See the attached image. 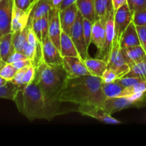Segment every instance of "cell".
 <instances>
[{
    "mask_svg": "<svg viewBox=\"0 0 146 146\" xmlns=\"http://www.w3.org/2000/svg\"><path fill=\"white\" fill-rule=\"evenodd\" d=\"M12 32L3 34L0 37V57L1 61L7 63L9 57L15 51L13 45Z\"/></svg>",
    "mask_w": 146,
    "mask_h": 146,
    "instance_id": "obj_20",
    "label": "cell"
},
{
    "mask_svg": "<svg viewBox=\"0 0 146 146\" xmlns=\"http://www.w3.org/2000/svg\"><path fill=\"white\" fill-rule=\"evenodd\" d=\"M142 80L140 78H136V77H132V76H123L121 78H118L115 80V82L119 84L120 85L122 86L124 88H127L131 86L134 85V84H137V83L140 82Z\"/></svg>",
    "mask_w": 146,
    "mask_h": 146,
    "instance_id": "obj_33",
    "label": "cell"
},
{
    "mask_svg": "<svg viewBox=\"0 0 146 146\" xmlns=\"http://www.w3.org/2000/svg\"><path fill=\"white\" fill-rule=\"evenodd\" d=\"M145 94L133 96L107 98L103 104L102 108L108 113L112 115V114L123 109L138 106L140 103L143 101Z\"/></svg>",
    "mask_w": 146,
    "mask_h": 146,
    "instance_id": "obj_4",
    "label": "cell"
},
{
    "mask_svg": "<svg viewBox=\"0 0 146 146\" xmlns=\"http://www.w3.org/2000/svg\"><path fill=\"white\" fill-rule=\"evenodd\" d=\"M115 10L112 11L108 17L106 23V37L105 43H104V49L100 54L98 58L104 60L108 64L110 54H111V49H112L113 44L114 38H115Z\"/></svg>",
    "mask_w": 146,
    "mask_h": 146,
    "instance_id": "obj_10",
    "label": "cell"
},
{
    "mask_svg": "<svg viewBox=\"0 0 146 146\" xmlns=\"http://www.w3.org/2000/svg\"><path fill=\"white\" fill-rule=\"evenodd\" d=\"M127 4L133 12L146 9V0H127Z\"/></svg>",
    "mask_w": 146,
    "mask_h": 146,
    "instance_id": "obj_35",
    "label": "cell"
},
{
    "mask_svg": "<svg viewBox=\"0 0 146 146\" xmlns=\"http://www.w3.org/2000/svg\"><path fill=\"white\" fill-rule=\"evenodd\" d=\"M123 76L136 77L142 81H146V59L132 66Z\"/></svg>",
    "mask_w": 146,
    "mask_h": 146,
    "instance_id": "obj_27",
    "label": "cell"
},
{
    "mask_svg": "<svg viewBox=\"0 0 146 146\" xmlns=\"http://www.w3.org/2000/svg\"><path fill=\"white\" fill-rule=\"evenodd\" d=\"M94 4H95V9L98 19H108L110 15L107 14L104 0H94Z\"/></svg>",
    "mask_w": 146,
    "mask_h": 146,
    "instance_id": "obj_31",
    "label": "cell"
},
{
    "mask_svg": "<svg viewBox=\"0 0 146 146\" xmlns=\"http://www.w3.org/2000/svg\"><path fill=\"white\" fill-rule=\"evenodd\" d=\"M76 112L81 115L91 117L98 121L107 124H121V121L113 118L101 106L94 105H80L76 108Z\"/></svg>",
    "mask_w": 146,
    "mask_h": 146,
    "instance_id": "obj_7",
    "label": "cell"
},
{
    "mask_svg": "<svg viewBox=\"0 0 146 146\" xmlns=\"http://www.w3.org/2000/svg\"><path fill=\"white\" fill-rule=\"evenodd\" d=\"M62 66L66 73L67 78H76L91 74L84 61L78 57H63Z\"/></svg>",
    "mask_w": 146,
    "mask_h": 146,
    "instance_id": "obj_8",
    "label": "cell"
},
{
    "mask_svg": "<svg viewBox=\"0 0 146 146\" xmlns=\"http://www.w3.org/2000/svg\"><path fill=\"white\" fill-rule=\"evenodd\" d=\"M104 4H105L107 14L110 15L111 13L114 10L113 5V1L112 0H104Z\"/></svg>",
    "mask_w": 146,
    "mask_h": 146,
    "instance_id": "obj_42",
    "label": "cell"
},
{
    "mask_svg": "<svg viewBox=\"0 0 146 146\" xmlns=\"http://www.w3.org/2000/svg\"><path fill=\"white\" fill-rule=\"evenodd\" d=\"M60 52L63 57L75 56L81 58L70 35L63 31H61L60 40Z\"/></svg>",
    "mask_w": 146,
    "mask_h": 146,
    "instance_id": "obj_19",
    "label": "cell"
},
{
    "mask_svg": "<svg viewBox=\"0 0 146 146\" xmlns=\"http://www.w3.org/2000/svg\"><path fill=\"white\" fill-rule=\"evenodd\" d=\"M76 4H74L62 10H59V18L61 30L70 35L71 28L74 25L78 14Z\"/></svg>",
    "mask_w": 146,
    "mask_h": 146,
    "instance_id": "obj_16",
    "label": "cell"
},
{
    "mask_svg": "<svg viewBox=\"0 0 146 146\" xmlns=\"http://www.w3.org/2000/svg\"><path fill=\"white\" fill-rule=\"evenodd\" d=\"M19 111L29 121L45 119L51 121L55 117L76 111L75 108H63L62 102L58 100H50L43 94L36 79L26 86H18L14 98Z\"/></svg>",
    "mask_w": 146,
    "mask_h": 146,
    "instance_id": "obj_1",
    "label": "cell"
},
{
    "mask_svg": "<svg viewBox=\"0 0 146 146\" xmlns=\"http://www.w3.org/2000/svg\"><path fill=\"white\" fill-rule=\"evenodd\" d=\"M14 5L23 10H27L31 7V0H14Z\"/></svg>",
    "mask_w": 146,
    "mask_h": 146,
    "instance_id": "obj_41",
    "label": "cell"
},
{
    "mask_svg": "<svg viewBox=\"0 0 146 146\" xmlns=\"http://www.w3.org/2000/svg\"><path fill=\"white\" fill-rule=\"evenodd\" d=\"M26 58H27L23 53L19 52V51H14V52L9 57L7 63H9V64H13V63L17 62V61H20V60L26 59Z\"/></svg>",
    "mask_w": 146,
    "mask_h": 146,
    "instance_id": "obj_39",
    "label": "cell"
},
{
    "mask_svg": "<svg viewBox=\"0 0 146 146\" xmlns=\"http://www.w3.org/2000/svg\"><path fill=\"white\" fill-rule=\"evenodd\" d=\"M9 81H7L6 79H4V78L0 76V87L1 86H6L7 84H8Z\"/></svg>",
    "mask_w": 146,
    "mask_h": 146,
    "instance_id": "obj_46",
    "label": "cell"
},
{
    "mask_svg": "<svg viewBox=\"0 0 146 146\" xmlns=\"http://www.w3.org/2000/svg\"><path fill=\"white\" fill-rule=\"evenodd\" d=\"M31 10H32L31 5L27 10H23L18 8L14 4L12 18H11V32L15 33L18 31H21L27 27Z\"/></svg>",
    "mask_w": 146,
    "mask_h": 146,
    "instance_id": "obj_15",
    "label": "cell"
},
{
    "mask_svg": "<svg viewBox=\"0 0 146 146\" xmlns=\"http://www.w3.org/2000/svg\"><path fill=\"white\" fill-rule=\"evenodd\" d=\"M61 31L59 10L51 9L48 12V36L59 51Z\"/></svg>",
    "mask_w": 146,
    "mask_h": 146,
    "instance_id": "obj_12",
    "label": "cell"
},
{
    "mask_svg": "<svg viewBox=\"0 0 146 146\" xmlns=\"http://www.w3.org/2000/svg\"><path fill=\"white\" fill-rule=\"evenodd\" d=\"M103 92L106 98H115L118 97L124 87L120 85L115 81L112 83H103L101 84Z\"/></svg>",
    "mask_w": 146,
    "mask_h": 146,
    "instance_id": "obj_26",
    "label": "cell"
},
{
    "mask_svg": "<svg viewBox=\"0 0 146 146\" xmlns=\"http://www.w3.org/2000/svg\"><path fill=\"white\" fill-rule=\"evenodd\" d=\"M133 12L128 7V4L118 9L115 12V36L121 38L123 31L133 21Z\"/></svg>",
    "mask_w": 146,
    "mask_h": 146,
    "instance_id": "obj_11",
    "label": "cell"
},
{
    "mask_svg": "<svg viewBox=\"0 0 146 146\" xmlns=\"http://www.w3.org/2000/svg\"><path fill=\"white\" fill-rule=\"evenodd\" d=\"M31 5L32 6V10L30 14L28 25L35 19L41 18L43 16L48 14L51 9L48 0H34Z\"/></svg>",
    "mask_w": 146,
    "mask_h": 146,
    "instance_id": "obj_21",
    "label": "cell"
},
{
    "mask_svg": "<svg viewBox=\"0 0 146 146\" xmlns=\"http://www.w3.org/2000/svg\"><path fill=\"white\" fill-rule=\"evenodd\" d=\"M99 76L85 75L67 78L58 96L62 103L76 105H94L102 107L106 97L103 92Z\"/></svg>",
    "mask_w": 146,
    "mask_h": 146,
    "instance_id": "obj_2",
    "label": "cell"
},
{
    "mask_svg": "<svg viewBox=\"0 0 146 146\" xmlns=\"http://www.w3.org/2000/svg\"><path fill=\"white\" fill-rule=\"evenodd\" d=\"M41 43L48 35V14L43 16L41 18Z\"/></svg>",
    "mask_w": 146,
    "mask_h": 146,
    "instance_id": "obj_36",
    "label": "cell"
},
{
    "mask_svg": "<svg viewBox=\"0 0 146 146\" xmlns=\"http://www.w3.org/2000/svg\"><path fill=\"white\" fill-rule=\"evenodd\" d=\"M132 21L135 26H146V9L134 11Z\"/></svg>",
    "mask_w": 146,
    "mask_h": 146,
    "instance_id": "obj_32",
    "label": "cell"
},
{
    "mask_svg": "<svg viewBox=\"0 0 146 146\" xmlns=\"http://www.w3.org/2000/svg\"><path fill=\"white\" fill-rule=\"evenodd\" d=\"M93 23L88 20L87 19L84 18L83 19V31H84V38L87 46L89 47L90 44L91 43V33H92Z\"/></svg>",
    "mask_w": 146,
    "mask_h": 146,
    "instance_id": "obj_30",
    "label": "cell"
},
{
    "mask_svg": "<svg viewBox=\"0 0 146 146\" xmlns=\"http://www.w3.org/2000/svg\"><path fill=\"white\" fill-rule=\"evenodd\" d=\"M112 1L115 11H117L119 8H121L124 4H127V0H112Z\"/></svg>",
    "mask_w": 146,
    "mask_h": 146,
    "instance_id": "obj_43",
    "label": "cell"
},
{
    "mask_svg": "<svg viewBox=\"0 0 146 146\" xmlns=\"http://www.w3.org/2000/svg\"><path fill=\"white\" fill-rule=\"evenodd\" d=\"M17 89L18 86L15 85L11 81H9L7 85L0 87V98L14 101Z\"/></svg>",
    "mask_w": 146,
    "mask_h": 146,
    "instance_id": "obj_28",
    "label": "cell"
},
{
    "mask_svg": "<svg viewBox=\"0 0 146 146\" xmlns=\"http://www.w3.org/2000/svg\"><path fill=\"white\" fill-rule=\"evenodd\" d=\"M34 1V0H31V3H32L33 2V1Z\"/></svg>",
    "mask_w": 146,
    "mask_h": 146,
    "instance_id": "obj_48",
    "label": "cell"
},
{
    "mask_svg": "<svg viewBox=\"0 0 146 146\" xmlns=\"http://www.w3.org/2000/svg\"><path fill=\"white\" fill-rule=\"evenodd\" d=\"M41 53L43 60L46 64L48 65L62 66L63 56L48 35L41 43Z\"/></svg>",
    "mask_w": 146,
    "mask_h": 146,
    "instance_id": "obj_9",
    "label": "cell"
},
{
    "mask_svg": "<svg viewBox=\"0 0 146 146\" xmlns=\"http://www.w3.org/2000/svg\"><path fill=\"white\" fill-rule=\"evenodd\" d=\"M28 31L29 26L27 25V27L23 30L13 33L14 34V36H13V45H14L15 51L22 53L24 46L28 43V41H27Z\"/></svg>",
    "mask_w": 146,
    "mask_h": 146,
    "instance_id": "obj_24",
    "label": "cell"
},
{
    "mask_svg": "<svg viewBox=\"0 0 146 146\" xmlns=\"http://www.w3.org/2000/svg\"><path fill=\"white\" fill-rule=\"evenodd\" d=\"M48 1L51 5V9H56L59 10L63 0H48Z\"/></svg>",
    "mask_w": 146,
    "mask_h": 146,
    "instance_id": "obj_44",
    "label": "cell"
},
{
    "mask_svg": "<svg viewBox=\"0 0 146 146\" xmlns=\"http://www.w3.org/2000/svg\"><path fill=\"white\" fill-rule=\"evenodd\" d=\"M14 0L0 1V35L11 32Z\"/></svg>",
    "mask_w": 146,
    "mask_h": 146,
    "instance_id": "obj_13",
    "label": "cell"
},
{
    "mask_svg": "<svg viewBox=\"0 0 146 146\" xmlns=\"http://www.w3.org/2000/svg\"><path fill=\"white\" fill-rule=\"evenodd\" d=\"M83 16L79 11H78L76 21L71 28L70 36L74 41V44H75L80 57L83 61H84L86 58L90 56L88 54V47L87 46L86 43L83 31Z\"/></svg>",
    "mask_w": 146,
    "mask_h": 146,
    "instance_id": "obj_6",
    "label": "cell"
},
{
    "mask_svg": "<svg viewBox=\"0 0 146 146\" xmlns=\"http://www.w3.org/2000/svg\"><path fill=\"white\" fill-rule=\"evenodd\" d=\"M108 68L116 71L119 78L125 76L130 70V66L125 61L121 51V38L115 36L108 61Z\"/></svg>",
    "mask_w": 146,
    "mask_h": 146,
    "instance_id": "obj_5",
    "label": "cell"
},
{
    "mask_svg": "<svg viewBox=\"0 0 146 146\" xmlns=\"http://www.w3.org/2000/svg\"><path fill=\"white\" fill-rule=\"evenodd\" d=\"M76 4L78 11L81 13L84 18L87 19L92 23L98 19L95 9L94 0H77Z\"/></svg>",
    "mask_w": 146,
    "mask_h": 146,
    "instance_id": "obj_22",
    "label": "cell"
},
{
    "mask_svg": "<svg viewBox=\"0 0 146 146\" xmlns=\"http://www.w3.org/2000/svg\"><path fill=\"white\" fill-rule=\"evenodd\" d=\"M18 70L12 64L5 63L0 68V76L8 81H11Z\"/></svg>",
    "mask_w": 146,
    "mask_h": 146,
    "instance_id": "obj_29",
    "label": "cell"
},
{
    "mask_svg": "<svg viewBox=\"0 0 146 146\" xmlns=\"http://www.w3.org/2000/svg\"><path fill=\"white\" fill-rule=\"evenodd\" d=\"M35 78L47 98L58 100L67 75L62 66L48 65L42 60L36 67Z\"/></svg>",
    "mask_w": 146,
    "mask_h": 146,
    "instance_id": "obj_3",
    "label": "cell"
},
{
    "mask_svg": "<svg viewBox=\"0 0 146 146\" xmlns=\"http://www.w3.org/2000/svg\"><path fill=\"white\" fill-rule=\"evenodd\" d=\"M12 64L17 70L21 69V68H24V67L34 65V64H33V62L29 59V58H26V59L20 60V61H17V62L13 63Z\"/></svg>",
    "mask_w": 146,
    "mask_h": 146,
    "instance_id": "obj_40",
    "label": "cell"
},
{
    "mask_svg": "<svg viewBox=\"0 0 146 146\" xmlns=\"http://www.w3.org/2000/svg\"><path fill=\"white\" fill-rule=\"evenodd\" d=\"M0 37H1V35H0ZM5 64V62H4V61H1V57H0V68L2 67V66L4 65V64Z\"/></svg>",
    "mask_w": 146,
    "mask_h": 146,
    "instance_id": "obj_47",
    "label": "cell"
},
{
    "mask_svg": "<svg viewBox=\"0 0 146 146\" xmlns=\"http://www.w3.org/2000/svg\"><path fill=\"white\" fill-rule=\"evenodd\" d=\"M139 45H141V42L138 38L136 27L132 21L121 35V47L128 48V47Z\"/></svg>",
    "mask_w": 146,
    "mask_h": 146,
    "instance_id": "obj_18",
    "label": "cell"
},
{
    "mask_svg": "<svg viewBox=\"0 0 146 146\" xmlns=\"http://www.w3.org/2000/svg\"><path fill=\"white\" fill-rule=\"evenodd\" d=\"M121 51L130 68L134 64L146 59V52L141 45L121 48Z\"/></svg>",
    "mask_w": 146,
    "mask_h": 146,
    "instance_id": "obj_17",
    "label": "cell"
},
{
    "mask_svg": "<svg viewBox=\"0 0 146 146\" xmlns=\"http://www.w3.org/2000/svg\"><path fill=\"white\" fill-rule=\"evenodd\" d=\"M106 19H98L93 23L91 33V43L98 48L96 58H98L104 49L106 37Z\"/></svg>",
    "mask_w": 146,
    "mask_h": 146,
    "instance_id": "obj_14",
    "label": "cell"
},
{
    "mask_svg": "<svg viewBox=\"0 0 146 146\" xmlns=\"http://www.w3.org/2000/svg\"><path fill=\"white\" fill-rule=\"evenodd\" d=\"M101 78L103 83H112L114 82L119 77H118L116 71H115L112 68H107L104 71V74H103Z\"/></svg>",
    "mask_w": 146,
    "mask_h": 146,
    "instance_id": "obj_34",
    "label": "cell"
},
{
    "mask_svg": "<svg viewBox=\"0 0 146 146\" xmlns=\"http://www.w3.org/2000/svg\"><path fill=\"white\" fill-rule=\"evenodd\" d=\"M84 61L91 75L96 76H102L104 71L108 68V64L101 58L88 57Z\"/></svg>",
    "mask_w": 146,
    "mask_h": 146,
    "instance_id": "obj_23",
    "label": "cell"
},
{
    "mask_svg": "<svg viewBox=\"0 0 146 146\" xmlns=\"http://www.w3.org/2000/svg\"><path fill=\"white\" fill-rule=\"evenodd\" d=\"M146 93V81H141L134 85L124 88L118 97L133 96Z\"/></svg>",
    "mask_w": 146,
    "mask_h": 146,
    "instance_id": "obj_25",
    "label": "cell"
},
{
    "mask_svg": "<svg viewBox=\"0 0 146 146\" xmlns=\"http://www.w3.org/2000/svg\"><path fill=\"white\" fill-rule=\"evenodd\" d=\"M32 27L33 30L35 32L36 35L38 37V40L41 43V18L35 19L29 24Z\"/></svg>",
    "mask_w": 146,
    "mask_h": 146,
    "instance_id": "obj_38",
    "label": "cell"
},
{
    "mask_svg": "<svg viewBox=\"0 0 146 146\" xmlns=\"http://www.w3.org/2000/svg\"><path fill=\"white\" fill-rule=\"evenodd\" d=\"M76 1L77 0H63L61 7H60L59 10H62L66 8V7H69V6L72 5V4H75Z\"/></svg>",
    "mask_w": 146,
    "mask_h": 146,
    "instance_id": "obj_45",
    "label": "cell"
},
{
    "mask_svg": "<svg viewBox=\"0 0 146 146\" xmlns=\"http://www.w3.org/2000/svg\"><path fill=\"white\" fill-rule=\"evenodd\" d=\"M1 1V0H0V1Z\"/></svg>",
    "mask_w": 146,
    "mask_h": 146,
    "instance_id": "obj_49",
    "label": "cell"
},
{
    "mask_svg": "<svg viewBox=\"0 0 146 146\" xmlns=\"http://www.w3.org/2000/svg\"><path fill=\"white\" fill-rule=\"evenodd\" d=\"M141 46L146 52V26H135Z\"/></svg>",
    "mask_w": 146,
    "mask_h": 146,
    "instance_id": "obj_37",
    "label": "cell"
}]
</instances>
